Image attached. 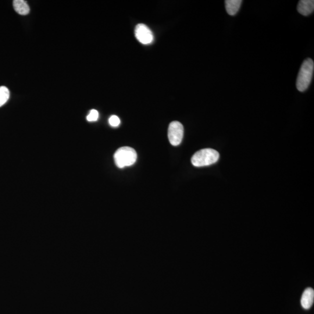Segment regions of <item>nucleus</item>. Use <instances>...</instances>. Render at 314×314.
Here are the masks:
<instances>
[{
  "label": "nucleus",
  "mask_w": 314,
  "mask_h": 314,
  "mask_svg": "<svg viewBox=\"0 0 314 314\" xmlns=\"http://www.w3.org/2000/svg\"><path fill=\"white\" fill-rule=\"evenodd\" d=\"M314 70V63L311 58L306 59L302 64L298 74L296 88L299 92H305L312 80Z\"/></svg>",
  "instance_id": "1"
},
{
  "label": "nucleus",
  "mask_w": 314,
  "mask_h": 314,
  "mask_svg": "<svg viewBox=\"0 0 314 314\" xmlns=\"http://www.w3.org/2000/svg\"><path fill=\"white\" fill-rule=\"evenodd\" d=\"M220 158L218 152L212 148H205L196 152L192 158V165L202 167L212 165Z\"/></svg>",
  "instance_id": "2"
},
{
  "label": "nucleus",
  "mask_w": 314,
  "mask_h": 314,
  "mask_svg": "<svg viewBox=\"0 0 314 314\" xmlns=\"http://www.w3.org/2000/svg\"><path fill=\"white\" fill-rule=\"evenodd\" d=\"M137 152L135 150L130 147L120 148L114 154V160L116 166L120 168L130 166L136 162Z\"/></svg>",
  "instance_id": "3"
},
{
  "label": "nucleus",
  "mask_w": 314,
  "mask_h": 314,
  "mask_svg": "<svg viewBox=\"0 0 314 314\" xmlns=\"http://www.w3.org/2000/svg\"><path fill=\"white\" fill-rule=\"evenodd\" d=\"M184 128L182 124L178 121H174L168 128V138L170 144L174 146H179L184 138Z\"/></svg>",
  "instance_id": "4"
},
{
  "label": "nucleus",
  "mask_w": 314,
  "mask_h": 314,
  "mask_svg": "<svg viewBox=\"0 0 314 314\" xmlns=\"http://www.w3.org/2000/svg\"><path fill=\"white\" fill-rule=\"evenodd\" d=\"M135 36L139 42L144 44H151L154 40V36L150 28L146 24H137L134 30Z\"/></svg>",
  "instance_id": "5"
},
{
  "label": "nucleus",
  "mask_w": 314,
  "mask_h": 314,
  "mask_svg": "<svg viewBox=\"0 0 314 314\" xmlns=\"http://www.w3.org/2000/svg\"><path fill=\"white\" fill-rule=\"evenodd\" d=\"M314 289L311 288H306L304 292H303L301 299V304L302 308L306 310H308L311 308L314 304Z\"/></svg>",
  "instance_id": "6"
},
{
  "label": "nucleus",
  "mask_w": 314,
  "mask_h": 314,
  "mask_svg": "<svg viewBox=\"0 0 314 314\" xmlns=\"http://www.w3.org/2000/svg\"><path fill=\"white\" fill-rule=\"evenodd\" d=\"M314 1L313 0H302L298 6V12L304 16H308L314 12Z\"/></svg>",
  "instance_id": "7"
},
{
  "label": "nucleus",
  "mask_w": 314,
  "mask_h": 314,
  "mask_svg": "<svg viewBox=\"0 0 314 314\" xmlns=\"http://www.w3.org/2000/svg\"><path fill=\"white\" fill-rule=\"evenodd\" d=\"M226 12L231 16H235L240 9L242 1L241 0H226Z\"/></svg>",
  "instance_id": "8"
},
{
  "label": "nucleus",
  "mask_w": 314,
  "mask_h": 314,
  "mask_svg": "<svg viewBox=\"0 0 314 314\" xmlns=\"http://www.w3.org/2000/svg\"><path fill=\"white\" fill-rule=\"evenodd\" d=\"M13 6L16 12L21 16H26L30 12V6L24 0H14Z\"/></svg>",
  "instance_id": "9"
},
{
  "label": "nucleus",
  "mask_w": 314,
  "mask_h": 314,
  "mask_svg": "<svg viewBox=\"0 0 314 314\" xmlns=\"http://www.w3.org/2000/svg\"><path fill=\"white\" fill-rule=\"evenodd\" d=\"M10 91L6 86H0V107L4 105L10 98Z\"/></svg>",
  "instance_id": "10"
},
{
  "label": "nucleus",
  "mask_w": 314,
  "mask_h": 314,
  "mask_svg": "<svg viewBox=\"0 0 314 314\" xmlns=\"http://www.w3.org/2000/svg\"><path fill=\"white\" fill-rule=\"evenodd\" d=\"M98 112L97 110H92L87 116V120L88 122H94V121L98 120Z\"/></svg>",
  "instance_id": "11"
},
{
  "label": "nucleus",
  "mask_w": 314,
  "mask_h": 314,
  "mask_svg": "<svg viewBox=\"0 0 314 314\" xmlns=\"http://www.w3.org/2000/svg\"><path fill=\"white\" fill-rule=\"evenodd\" d=\"M120 123V120L118 116H112L110 118L109 124L112 127L118 126Z\"/></svg>",
  "instance_id": "12"
}]
</instances>
